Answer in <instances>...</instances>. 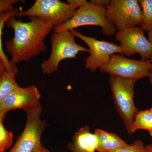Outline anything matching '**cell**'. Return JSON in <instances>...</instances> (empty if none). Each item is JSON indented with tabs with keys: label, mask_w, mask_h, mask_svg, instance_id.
<instances>
[{
	"label": "cell",
	"mask_w": 152,
	"mask_h": 152,
	"mask_svg": "<svg viewBox=\"0 0 152 152\" xmlns=\"http://www.w3.org/2000/svg\"><path fill=\"white\" fill-rule=\"evenodd\" d=\"M68 148L72 152H87L76 146L72 143L68 145Z\"/></svg>",
	"instance_id": "7402d4cb"
},
{
	"label": "cell",
	"mask_w": 152,
	"mask_h": 152,
	"mask_svg": "<svg viewBox=\"0 0 152 152\" xmlns=\"http://www.w3.org/2000/svg\"><path fill=\"white\" fill-rule=\"evenodd\" d=\"M150 110L152 112V107L150 109Z\"/></svg>",
	"instance_id": "f546056e"
},
{
	"label": "cell",
	"mask_w": 152,
	"mask_h": 152,
	"mask_svg": "<svg viewBox=\"0 0 152 152\" xmlns=\"http://www.w3.org/2000/svg\"><path fill=\"white\" fill-rule=\"evenodd\" d=\"M142 12L140 27L144 31H152V0L138 1Z\"/></svg>",
	"instance_id": "e0dca14e"
},
{
	"label": "cell",
	"mask_w": 152,
	"mask_h": 152,
	"mask_svg": "<svg viewBox=\"0 0 152 152\" xmlns=\"http://www.w3.org/2000/svg\"><path fill=\"white\" fill-rule=\"evenodd\" d=\"M18 0H0V14L18 10L14 5L20 2Z\"/></svg>",
	"instance_id": "ffe728a7"
},
{
	"label": "cell",
	"mask_w": 152,
	"mask_h": 152,
	"mask_svg": "<svg viewBox=\"0 0 152 152\" xmlns=\"http://www.w3.org/2000/svg\"><path fill=\"white\" fill-rule=\"evenodd\" d=\"M151 65V60L133 59L123 55L115 54L100 70L111 76L137 82L148 77Z\"/></svg>",
	"instance_id": "ba28073f"
},
{
	"label": "cell",
	"mask_w": 152,
	"mask_h": 152,
	"mask_svg": "<svg viewBox=\"0 0 152 152\" xmlns=\"http://www.w3.org/2000/svg\"><path fill=\"white\" fill-rule=\"evenodd\" d=\"M72 143L87 152H96L98 148L97 137L95 133L90 132L86 126L76 132L72 137Z\"/></svg>",
	"instance_id": "7c38bea8"
},
{
	"label": "cell",
	"mask_w": 152,
	"mask_h": 152,
	"mask_svg": "<svg viewBox=\"0 0 152 152\" xmlns=\"http://www.w3.org/2000/svg\"><path fill=\"white\" fill-rule=\"evenodd\" d=\"M27 22L15 18L9 19L7 25L14 31V37L7 41V51L11 56V64L30 61L46 51L45 40L54 28L50 22L37 17H30Z\"/></svg>",
	"instance_id": "6da1fadb"
},
{
	"label": "cell",
	"mask_w": 152,
	"mask_h": 152,
	"mask_svg": "<svg viewBox=\"0 0 152 152\" xmlns=\"http://www.w3.org/2000/svg\"><path fill=\"white\" fill-rule=\"evenodd\" d=\"M106 9L107 18L118 32L141 25L142 12L137 0H112Z\"/></svg>",
	"instance_id": "52a82bcc"
},
{
	"label": "cell",
	"mask_w": 152,
	"mask_h": 152,
	"mask_svg": "<svg viewBox=\"0 0 152 152\" xmlns=\"http://www.w3.org/2000/svg\"><path fill=\"white\" fill-rule=\"evenodd\" d=\"M110 0H91L89 2L95 5L106 8L110 4Z\"/></svg>",
	"instance_id": "44dd1931"
},
{
	"label": "cell",
	"mask_w": 152,
	"mask_h": 152,
	"mask_svg": "<svg viewBox=\"0 0 152 152\" xmlns=\"http://www.w3.org/2000/svg\"><path fill=\"white\" fill-rule=\"evenodd\" d=\"M148 39L150 42L152 43V31H151L148 32Z\"/></svg>",
	"instance_id": "83f0119b"
},
{
	"label": "cell",
	"mask_w": 152,
	"mask_h": 152,
	"mask_svg": "<svg viewBox=\"0 0 152 152\" xmlns=\"http://www.w3.org/2000/svg\"><path fill=\"white\" fill-rule=\"evenodd\" d=\"M6 70L5 66L4 64H1L0 65V75L2 74Z\"/></svg>",
	"instance_id": "484cf974"
},
{
	"label": "cell",
	"mask_w": 152,
	"mask_h": 152,
	"mask_svg": "<svg viewBox=\"0 0 152 152\" xmlns=\"http://www.w3.org/2000/svg\"><path fill=\"white\" fill-rule=\"evenodd\" d=\"M13 134L4 126L3 124L0 125V152H4L12 145Z\"/></svg>",
	"instance_id": "ac0fdd59"
},
{
	"label": "cell",
	"mask_w": 152,
	"mask_h": 152,
	"mask_svg": "<svg viewBox=\"0 0 152 152\" xmlns=\"http://www.w3.org/2000/svg\"><path fill=\"white\" fill-rule=\"evenodd\" d=\"M26 123L23 132L10 152H37L42 145L41 140L47 124L42 120L40 103L25 110Z\"/></svg>",
	"instance_id": "8992f818"
},
{
	"label": "cell",
	"mask_w": 152,
	"mask_h": 152,
	"mask_svg": "<svg viewBox=\"0 0 152 152\" xmlns=\"http://www.w3.org/2000/svg\"><path fill=\"white\" fill-rule=\"evenodd\" d=\"M3 64L2 60L1 58V57H0V65L1 64Z\"/></svg>",
	"instance_id": "f1b7e54d"
},
{
	"label": "cell",
	"mask_w": 152,
	"mask_h": 152,
	"mask_svg": "<svg viewBox=\"0 0 152 152\" xmlns=\"http://www.w3.org/2000/svg\"><path fill=\"white\" fill-rule=\"evenodd\" d=\"M75 37L83 41L89 47V56L85 59L86 69L94 72L108 63L111 57L115 54H122L120 46L107 41L99 40L85 35L76 30L70 31Z\"/></svg>",
	"instance_id": "9c48e42d"
},
{
	"label": "cell",
	"mask_w": 152,
	"mask_h": 152,
	"mask_svg": "<svg viewBox=\"0 0 152 152\" xmlns=\"http://www.w3.org/2000/svg\"><path fill=\"white\" fill-rule=\"evenodd\" d=\"M120 42L122 55L130 57L139 54L142 60H151L152 58V43L145 36L141 27L129 28L115 35Z\"/></svg>",
	"instance_id": "30bf717a"
},
{
	"label": "cell",
	"mask_w": 152,
	"mask_h": 152,
	"mask_svg": "<svg viewBox=\"0 0 152 152\" xmlns=\"http://www.w3.org/2000/svg\"><path fill=\"white\" fill-rule=\"evenodd\" d=\"M151 68H150V72L149 75L148 77L149 79V81L150 83L152 86V58L151 60Z\"/></svg>",
	"instance_id": "cb8c5ba5"
},
{
	"label": "cell",
	"mask_w": 152,
	"mask_h": 152,
	"mask_svg": "<svg viewBox=\"0 0 152 152\" xmlns=\"http://www.w3.org/2000/svg\"><path fill=\"white\" fill-rule=\"evenodd\" d=\"M40 93L35 86H18L0 101V111L8 112L16 109L25 110L40 103Z\"/></svg>",
	"instance_id": "8fae6325"
},
{
	"label": "cell",
	"mask_w": 152,
	"mask_h": 152,
	"mask_svg": "<svg viewBox=\"0 0 152 152\" xmlns=\"http://www.w3.org/2000/svg\"><path fill=\"white\" fill-rule=\"evenodd\" d=\"M94 133L98 140V148L97 151L99 152H108L117 149L128 144L121 139L118 136L113 133L96 129Z\"/></svg>",
	"instance_id": "4fadbf2b"
},
{
	"label": "cell",
	"mask_w": 152,
	"mask_h": 152,
	"mask_svg": "<svg viewBox=\"0 0 152 152\" xmlns=\"http://www.w3.org/2000/svg\"><path fill=\"white\" fill-rule=\"evenodd\" d=\"M139 129L148 131L152 137V112L150 110L139 111L132 127V134Z\"/></svg>",
	"instance_id": "9a60e30c"
},
{
	"label": "cell",
	"mask_w": 152,
	"mask_h": 152,
	"mask_svg": "<svg viewBox=\"0 0 152 152\" xmlns=\"http://www.w3.org/2000/svg\"><path fill=\"white\" fill-rule=\"evenodd\" d=\"M37 152H51L49 151L48 149L45 148L43 145H42L40 149Z\"/></svg>",
	"instance_id": "d4e9b609"
},
{
	"label": "cell",
	"mask_w": 152,
	"mask_h": 152,
	"mask_svg": "<svg viewBox=\"0 0 152 152\" xmlns=\"http://www.w3.org/2000/svg\"><path fill=\"white\" fill-rule=\"evenodd\" d=\"M86 0H37L26 10L19 12L18 17H37L50 22L55 27L67 23L79 7Z\"/></svg>",
	"instance_id": "7a4b0ae2"
},
{
	"label": "cell",
	"mask_w": 152,
	"mask_h": 152,
	"mask_svg": "<svg viewBox=\"0 0 152 152\" xmlns=\"http://www.w3.org/2000/svg\"><path fill=\"white\" fill-rule=\"evenodd\" d=\"M97 26L102 28L104 35H115L117 30L107 18L106 8L95 5L87 1L79 7L75 15L67 23L55 27L54 32L71 31L84 26Z\"/></svg>",
	"instance_id": "5b68a950"
},
{
	"label": "cell",
	"mask_w": 152,
	"mask_h": 152,
	"mask_svg": "<svg viewBox=\"0 0 152 152\" xmlns=\"http://www.w3.org/2000/svg\"><path fill=\"white\" fill-rule=\"evenodd\" d=\"M18 10L9 11L4 13L0 14V57L2 60L3 64L5 66L6 70L13 72L17 74L18 72V69L17 65L11 64L10 61L5 54L2 47V35L3 30L4 27L5 25L9 19L12 18L18 17L19 13Z\"/></svg>",
	"instance_id": "5bb4252c"
},
{
	"label": "cell",
	"mask_w": 152,
	"mask_h": 152,
	"mask_svg": "<svg viewBox=\"0 0 152 152\" xmlns=\"http://www.w3.org/2000/svg\"><path fill=\"white\" fill-rule=\"evenodd\" d=\"M75 38L70 31L54 32L51 36L50 54L41 64L43 73H53L58 71L60 63L63 60L75 58L80 52H89L88 49L77 43Z\"/></svg>",
	"instance_id": "3957f363"
},
{
	"label": "cell",
	"mask_w": 152,
	"mask_h": 152,
	"mask_svg": "<svg viewBox=\"0 0 152 152\" xmlns=\"http://www.w3.org/2000/svg\"><path fill=\"white\" fill-rule=\"evenodd\" d=\"M136 82L114 76L109 77L114 104L129 134H132V127L139 111L134 102Z\"/></svg>",
	"instance_id": "277c9868"
},
{
	"label": "cell",
	"mask_w": 152,
	"mask_h": 152,
	"mask_svg": "<svg viewBox=\"0 0 152 152\" xmlns=\"http://www.w3.org/2000/svg\"><path fill=\"white\" fill-rule=\"evenodd\" d=\"M108 152H147L145 145L141 140H137L133 143Z\"/></svg>",
	"instance_id": "d6986e66"
},
{
	"label": "cell",
	"mask_w": 152,
	"mask_h": 152,
	"mask_svg": "<svg viewBox=\"0 0 152 152\" xmlns=\"http://www.w3.org/2000/svg\"><path fill=\"white\" fill-rule=\"evenodd\" d=\"M146 149L147 152H152V145H145Z\"/></svg>",
	"instance_id": "4316f807"
},
{
	"label": "cell",
	"mask_w": 152,
	"mask_h": 152,
	"mask_svg": "<svg viewBox=\"0 0 152 152\" xmlns=\"http://www.w3.org/2000/svg\"><path fill=\"white\" fill-rule=\"evenodd\" d=\"M8 112L6 111H0V125L3 124L6 114Z\"/></svg>",
	"instance_id": "603a6c76"
},
{
	"label": "cell",
	"mask_w": 152,
	"mask_h": 152,
	"mask_svg": "<svg viewBox=\"0 0 152 152\" xmlns=\"http://www.w3.org/2000/svg\"><path fill=\"white\" fill-rule=\"evenodd\" d=\"M16 75L6 70L0 75V101L11 91L18 86L15 79Z\"/></svg>",
	"instance_id": "2e32d148"
}]
</instances>
